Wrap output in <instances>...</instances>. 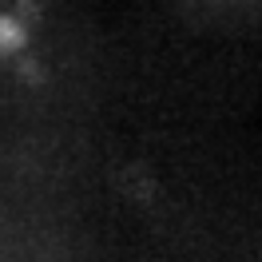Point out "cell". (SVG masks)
Segmentation results:
<instances>
[{
  "label": "cell",
  "instance_id": "cell-1",
  "mask_svg": "<svg viewBox=\"0 0 262 262\" xmlns=\"http://www.w3.org/2000/svg\"><path fill=\"white\" fill-rule=\"evenodd\" d=\"M28 36H32V24L20 8H0V60H16L28 48Z\"/></svg>",
  "mask_w": 262,
  "mask_h": 262
}]
</instances>
